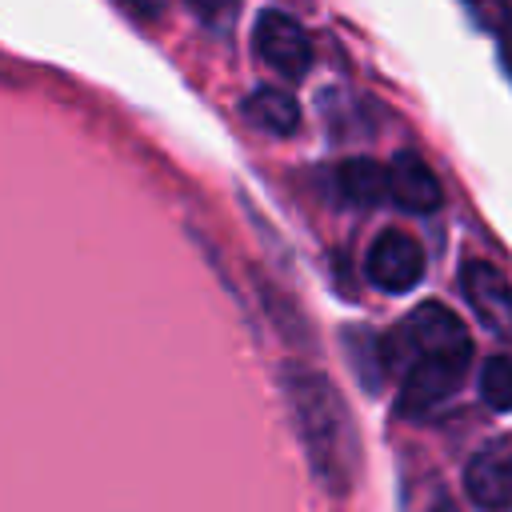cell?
Instances as JSON below:
<instances>
[{
  "label": "cell",
  "mask_w": 512,
  "mask_h": 512,
  "mask_svg": "<svg viewBox=\"0 0 512 512\" xmlns=\"http://www.w3.org/2000/svg\"><path fill=\"white\" fill-rule=\"evenodd\" d=\"M280 388L296 424V436L304 444L308 468L320 488L332 496H344L356 480L360 448H356V424L344 408V396L328 376H320L308 364H284L280 368Z\"/></svg>",
  "instance_id": "6da1fadb"
},
{
  "label": "cell",
  "mask_w": 512,
  "mask_h": 512,
  "mask_svg": "<svg viewBox=\"0 0 512 512\" xmlns=\"http://www.w3.org/2000/svg\"><path fill=\"white\" fill-rule=\"evenodd\" d=\"M388 356L392 368H408L420 356H472V336L452 308L428 300L416 312H408L404 324L388 336Z\"/></svg>",
  "instance_id": "7a4b0ae2"
},
{
  "label": "cell",
  "mask_w": 512,
  "mask_h": 512,
  "mask_svg": "<svg viewBox=\"0 0 512 512\" xmlns=\"http://www.w3.org/2000/svg\"><path fill=\"white\" fill-rule=\"evenodd\" d=\"M472 356H420L404 368L400 392H396V412L400 416H428L440 408L464 380Z\"/></svg>",
  "instance_id": "3957f363"
},
{
  "label": "cell",
  "mask_w": 512,
  "mask_h": 512,
  "mask_svg": "<svg viewBox=\"0 0 512 512\" xmlns=\"http://www.w3.org/2000/svg\"><path fill=\"white\" fill-rule=\"evenodd\" d=\"M364 272L380 292H408L424 276V252L404 228H384L364 256Z\"/></svg>",
  "instance_id": "277c9868"
},
{
  "label": "cell",
  "mask_w": 512,
  "mask_h": 512,
  "mask_svg": "<svg viewBox=\"0 0 512 512\" xmlns=\"http://www.w3.org/2000/svg\"><path fill=\"white\" fill-rule=\"evenodd\" d=\"M460 292L472 304V312L484 320L488 332L496 336H512V280L488 264V260H468L460 268Z\"/></svg>",
  "instance_id": "5b68a950"
},
{
  "label": "cell",
  "mask_w": 512,
  "mask_h": 512,
  "mask_svg": "<svg viewBox=\"0 0 512 512\" xmlns=\"http://www.w3.org/2000/svg\"><path fill=\"white\" fill-rule=\"evenodd\" d=\"M256 48H260L264 64L272 72L288 76V80L304 76L308 64H312V40H308V32L292 16H284L276 8L256 20Z\"/></svg>",
  "instance_id": "8992f818"
},
{
  "label": "cell",
  "mask_w": 512,
  "mask_h": 512,
  "mask_svg": "<svg viewBox=\"0 0 512 512\" xmlns=\"http://www.w3.org/2000/svg\"><path fill=\"white\" fill-rule=\"evenodd\" d=\"M464 492L484 512H508L512 508V440H496L468 460Z\"/></svg>",
  "instance_id": "52a82bcc"
},
{
  "label": "cell",
  "mask_w": 512,
  "mask_h": 512,
  "mask_svg": "<svg viewBox=\"0 0 512 512\" xmlns=\"http://www.w3.org/2000/svg\"><path fill=\"white\" fill-rule=\"evenodd\" d=\"M388 196L404 208V212H436L444 204L440 180L436 172L416 156V152H396L388 164Z\"/></svg>",
  "instance_id": "ba28073f"
},
{
  "label": "cell",
  "mask_w": 512,
  "mask_h": 512,
  "mask_svg": "<svg viewBox=\"0 0 512 512\" xmlns=\"http://www.w3.org/2000/svg\"><path fill=\"white\" fill-rule=\"evenodd\" d=\"M340 340H344V348H348V364H352V372L360 376V384H364L368 392H376V388L388 380V372H392L388 340L376 336V332H368V328H352V332L344 328Z\"/></svg>",
  "instance_id": "9c48e42d"
},
{
  "label": "cell",
  "mask_w": 512,
  "mask_h": 512,
  "mask_svg": "<svg viewBox=\"0 0 512 512\" xmlns=\"http://www.w3.org/2000/svg\"><path fill=\"white\" fill-rule=\"evenodd\" d=\"M336 188L356 208H376L388 196V168H380L368 156H352L336 168Z\"/></svg>",
  "instance_id": "30bf717a"
},
{
  "label": "cell",
  "mask_w": 512,
  "mask_h": 512,
  "mask_svg": "<svg viewBox=\"0 0 512 512\" xmlns=\"http://www.w3.org/2000/svg\"><path fill=\"white\" fill-rule=\"evenodd\" d=\"M244 116H248L256 128L272 132V136H292L296 124H300V104H296L288 92H280V88H256V92L244 100Z\"/></svg>",
  "instance_id": "8fae6325"
},
{
  "label": "cell",
  "mask_w": 512,
  "mask_h": 512,
  "mask_svg": "<svg viewBox=\"0 0 512 512\" xmlns=\"http://www.w3.org/2000/svg\"><path fill=\"white\" fill-rule=\"evenodd\" d=\"M480 396L496 412H512V356H488L480 368Z\"/></svg>",
  "instance_id": "7c38bea8"
},
{
  "label": "cell",
  "mask_w": 512,
  "mask_h": 512,
  "mask_svg": "<svg viewBox=\"0 0 512 512\" xmlns=\"http://www.w3.org/2000/svg\"><path fill=\"white\" fill-rule=\"evenodd\" d=\"M188 4H192V8H200L208 20H216V16H228L240 0H188Z\"/></svg>",
  "instance_id": "4fadbf2b"
},
{
  "label": "cell",
  "mask_w": 512,
  "mask_h": 512,
  "mask_svg": "<svg viewBox=\"0 0 512 512\" xmlns=\"http://www.w3.org/2000/svg\"><path fill=\"white\" fill-rule=\"evenodd\" d=\"M140 16H164V0H128Z\"/></svg>",
  "instance_id": "5bb4252c"
},
{
  "label": "cell",
  "mask_w": 512,
  "mask_h": 512,
  "mask_svg": "<svg viewBox=\"0 0 512 512\" xmlns=\"http://www.w3.org/2000/svg\"><path fill=\"white\" fill-rule=\"evenodd\" d=\"M436 512H456V504H440V508H436Z\"/></svg>",
  "instance_id": "9a60e30c"
}]
</instances>
